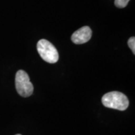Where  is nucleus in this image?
<instances>
[{
	"mask_svg": "<svg viewBox=\"0 0 135 135\" xmlns=\"http://www.w3.org/2000/svg\"><path fill=\"white\" fill-rule=\"evenodd\" d=\"M101 102L106 107L121 111L126 110L129 105V101L126 95L117 91L106 93L102 97Z\"/></svg>",
	"mask_w": 135,
	"mask_h": 135,
	"instance_id": "obj_1",
	"label": "nucleus"
},
{
	"mask_svg": "<svg viewBox=\"0 0 135 135\" xmlns=\"http://www.w3.org/2000/svg\"><path fill=\"white\" fill-rule=\"evenodd\" d=\"M37 49L40 56L48 63H56L59 60V53L56 48L46 39H41L37 44Z\"/></svg>",
	"mask_w": 135,
	"mask_h": 135,
	"instance_id": "obj_2",
	"label": "nucleus"
},
{
	"mask_svg": "<svg viewBox=\"0 0 135 135\" xmlns=\"http://www.w3.org/2000/svg\"><path fill=\"white\" fill-rule=\"evenodd\" d=\"M15 86L17 92L21 96L26 98L33 93V85L29 80L28 74L23 70H20L16 74Z\"/></svg>",
	"mask_w": 135,
	"mask_h": 135,
	"instance_id": "obj_3",
	"label": "nucleus"
},
{
	"mask_svg": "<svg viewBox=\"0 0 135 135\" xmlns=\"http://www.w3.org/2000/svg\"><path fill=\"white\" fill-rule=\"evenodd\" d=\"M92 37V30L89 26H83L74 32L71 35V41L75 44H82L88 42Z\"/></svg>",
	"mask_w": 135,
	"mask_h": 135,
	"instance_id": "obj_4",
	"label": "nucleus"
},
{
	"mask_svg": "<svg viewBox=\"0 0 135 135\" xmlns=\"http://www.w3.org/2000/svg\"><path fill=\"white\" fill-rule=\"evenodd\" d=\"M130 0H115V5L117 8H123L126 7Z\"/></svg>",
	"mask_w": 135,
	"mask_h": 135,
	"instance_id": "obj_5",
	"label": "nucleus"
},
{
	"mask_svg": "<svg viewBox=\"0 0 135 135\" xmlns=\"http://www.w3.org/2000/svg\"><path fill=\"white\" fill-rule=\"evenodd\" d=\"M128 44L129 46L130 49L132 50L133 53H135V38L134 37H131L129 38L128 41Z\"/></svg>",
	"mask_w": 135,
	"mask_h": 135,
	"instance_id": "obj_6",
	"label": "nucleus"
},
{
	"mask_svg": "<svg viewBox=\"0 0 135 135\" xmlns=\"http://www.w3.org/2000/svg\"><path fill=\"white\" fill-rule=\"evenodd\" d=\"M16 135H21V134H16Z\"/></svg>",
	"mask_w": 135,
	"mask_h": 135,
	"instance_id": "obj_7",
	"label": "nucleus"
}]
</instances>
